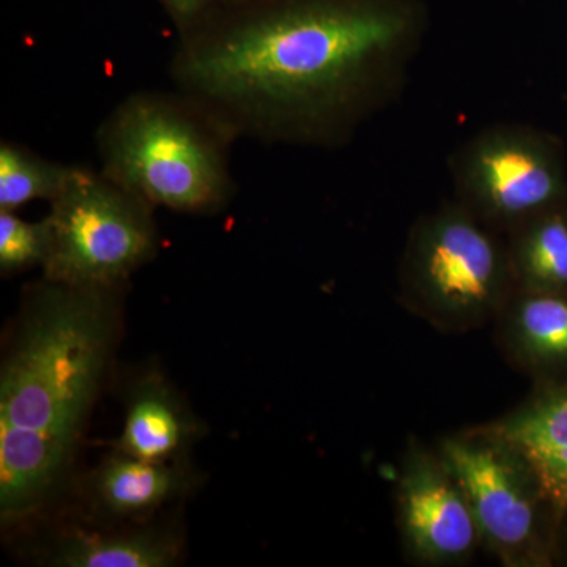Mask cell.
I'll return each instance as SVG.
<instances>
[{
	"label": "cell",
	"mask_w": 567,
	"mask_h": 567,
	"mask_svg": "<svg viewBox=\"0 0 567 567\" xmlns=\"http://www.w3.org/2000/svg\"><path fill=\"white\" fill-rule=\"evenodd\" d=\"M518 331L529 352L547 360L567 358V301L535 297L518 309Z\"/></svg>",
	"instance_id": "14"
},
{
	"label": "cell",
	"mask_w": 567,
	"mask_h": 567,
	"mask_svg": "<svg viewBox=\"0 0 567 567\" xmlns=\"http://www.w3.org/2000/svg\"><path fill=\"white\" fill-rule=\"evenodd\" d=\"M177 550L169 540L145 535H74L55 548L52 566L59 567H167Z\"/></svg>",
	"instance_id": "12"
},
{
	"label": "cell",
	"mask_w": 567,
	"mask_h": 567,
	"mask_svg": "<svg viewBox=\"0 0 567 567\" xmlns=\"http://www.w3.org/2000/svg\"><path fill=\"white\" fill-rule=\"evenodd\" d=\"M404 511L409 535L425 557H462L475 544L476 518L464 494L429 466L405 481Z\"/></svg>",
	"instance_id": "8"
},
{
	"label": "cell",
	"mask_w": 567,
	"mask_h": 567,
	"mask_svg": "<svg viewBox=\"0 0 567 567\" xmlns=\"http://www.w3.org/2000/svg\"><path fill=\"white\" fill-rule=\"evenodd\" d=\"M51 248L50 223H29L13 212L0 210V270L17 274L47 262Z\"/></svg>",
	"instance_id": "16"
},
{
	"label": "cell",
	"mask_w": 567,
	"mask_h": 567,
	"mask_svg": "<svg viewBox=\"0 0 567 567\" xmlns=\"http://www.w3.org/2000/svg\"><path fill=\"white\" fill-rule=\"evenodd\" d=\"M522 264L537 286H567V224L551 218L536 226L525 240Z\"/></svg>",
	"instance_id": "15"
},
{
	"label": "cell",
	"mask_w": 567,
	"mask_h": 567,
	"mask_svg": "<svg viewBox=\"0 0 567 567\" xmlns=\"http://www.w3.org/2000/svg\"><path fill=\"white\" fill-rule=\"evenodd\" d=\"M234 133L183 95L130 96L99 132L102 173L151 207L210 212L233 192Z\"/></svg>",
	"instance_id": "3"
},
{
	"label": "cell",
	"mask_w": 567,
	"mask_h": 567,
	"mask_svg": "<svg viewBox=\"0 0 567 567\" xmlns=\"http://www.w3.org/2000/svg\"><path fill=\"white\" fill-rule=\"evenodd\" d=\"M425 292L458 311L483 308L499 282L495 246L475 224L447 215L432 224L417 256Z\"/></svg>",
	"instance_id": "5"
},
{
	"label": "cell",
	"mask_w": 567,
	"mask_h": 567,
	"mask_svg": "<svg viewBox=\"0 0 567 567\" xmlns=\"http://www.w3.org/2000/svg\"><path fill=\"white\" fill-rule=\"evenodd\" d=\"M73 167L51 163L3 142L0 145V210L14 212L37 199L52 200L65 185Z\"/></svg>",
	"instance_id": "13"
},
{
	"label": "cell",
	"mask_w": 567,
	"mask_h": 567,
	"mask_svg": "<svg viewBox=\"0 0 567 567\" xmlns=\"http://www.w3.org/2000/svg\"><path fill=\"white\" fill-rule=\"evenodd\" d=\"M185 480L167 462L142 461L118 454L102 466L95 480L100 503L122 517L144 516L181 494Z\"/></svg>",
	"instance_id": "11"
},
{
	"label": "cell",
	"mask_w": 567,
	"mask_h": 567,
	"mask_svg": "<svg viewBox=\"0 0 567 567\" xmlns=\"http://www.w3.org/2000/svg\"><path fill=\"white\" fill-rule=\"evenodd\" d=\"M107 290L48 281L0 377V513L29 516L73 461L114 330Z\"/></svg>",
	"instance_id": "2"
},
{
	"label": "cell",
	"mask_w": 567,
	"mask_h": 567,
	"mask_svg": "<svg viewBox=\"0 0 567 567\" xmlns=\"http://www.w3.org/2000/svg\"><path fill=\"white\" fill-rule=\"evenodd\" d=\"M404 28L364 0H218L182 33L173 73L234 134L274 133L338 106Z\"/></svg>",
	"instance_id": "1"
},
{
	"label": "cell",
	"mask_w": 567,
	"mask_h": 567,
	"mask_svg": "<svg viewBox=\"0 0 567 567\" xmlns=\"http://www.w3.org/2000/svg\"><path fill=\"white\" fill-rule=\"evenodd\" d=\"M151 205L103 173L73 167L47 216V281L111 289L156 248Z\"/></svg>",
	"instance_id": "4"
},
{
	"label": "cell",
	"mask_w": 567,
	"mask_h": 567,
	"mask_svg": "<svg viewBox=\"0 0 567 567\" xmlns=\"http://www.w3.org/2000/svg\"><path fill=\"white\" fill-rule=\"evenodd\" d=\"M445 461L477 528L498 546L527 543L535 527V509L505 458L487 446L447 442Z\"/></svg>",
	"instance_id": "7"
},
{
	"label": "cell",
	"mask_w": 567,
	"mask_h": 567,
	"mask_svg": "<svg viewBox=\"0 0 567 567\" xmlns=\"http://www.w3.org/2000/svg\"><path fill=\"white\" fill-rule=\"evenodd\" d=\"M159 2L163 3L178 32L186 33L210 13L218 0H159Z\"/></svg>",
	"instance_id": "17"
},
{
	"label": "cell",
	"mask_w": 567,
	"mask_h": 567,
	"mask_svg": "<svg viewBox=\"0 0 567 567\" xmlns=\"http://www.w3.org/2000/svg\"><path fill=\"white\" fill-rule=\"evenodd\" d=\"M193 434L192 421L169 388L159 380H147L134 390L118 451L142 461L167 462Z\"/></svg>",
	"instance_id": "9"
},
{
	"label": "cell",
	"mask_w": 567,
	"mask_h": 567,
	"mask_svg": "<svg viewBox=\"0 0 567 567\" xmlns=\"http://www.w3.org/2000/svg\"><path fill=\"white\" fill-rule=\"evenodd\" d=\"M466 181L481 203L506 216L543 207L559 188L546 151L516 133L488 134L477 142L466 159Z\"/></svg>",
	"instance_id": "6"
},
{
	"label": "cell",
	"mask_w": 567,
	"mask_h": 567,
	"mask_svg": "<svg viewBox=\"0 0 567 567\" xmlns=\"http://www.w3.org/2000/svg\"><path fill=\"white\" fill-rule=\"evenodd\" d=\"M506 439L528 462L544 495L567 506V390L507 425Z\"/></svg>",
	"instance_id": "10"
}]
</instances>
